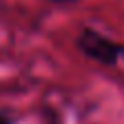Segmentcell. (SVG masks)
<instances>
[{"label":"cell","mask_w":124,"mask_h":124,"mask_svg":"<svg viewBox=\"0 0 124 124\" xmlns=\"http://www.w3.org/2000/svg\"><path fill=\"white\" fill-rule=\"evenodd\" d=\"M75 46L83 56H87L93 62H99L103 66H116L124 58V46L120 41H114L112 37L99 33L93 27H83L79 31Z\"/></svg>","instance_id":"cell-1"},{"label":"cell","mask_w":124,"mask_h":124,"mask_svg":"<svg viewBox=\"0 0 124 124\" xmlns=\"http://www.w3.org/2000/svg\"><path fill=\"white\" fill-rule=\"evenodd\" d=\"M0 124H15V118L4 114V112H0Z\"/></svg>","instance_id":"cell-2"},{"label":"cell","mask_w":124,"mask_h":124,"mask_svg":"<svg viewBox=\"0 0 124 124\" xmlns=\"http://www.w3.org/2000/svg\"><path fill=\"white\" fill-rule=\"evenodd\" d=\"M46 2H52V4H68V2H77V0H46Z\"/></svg>","instance_id":"cell-3"}]
</instances>
